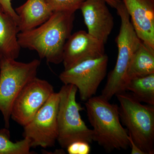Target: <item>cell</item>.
Listing matches in <instances>:
<instances>
[{"instance_id":"cell-1","label":"cell","mask_w":154,"mask_h":154,"mask_svg":"<svg viewBox=\"0 0 154 154\" xmlns=\"http://www.w3.org/2000/svg\"><path fill=\"white\" fill-rule=\"evenodd\" d=\"M75 13L54 12L49 19L32 30L18 34L21 48L35 51L49 63H62L64 47L71 35Z\"/></svg>"},{"instance_id":"cell-2","label":"cell","mask_w":154,"mask_h":154,"mask_svg":"<svg viewBox=\"0 0 154 154\" xmlns=\"http://www.w3.org/2000/svg\"><path fill=\"white\" fill-rule=\"evenodd\" d=\"M85 105L93 127V141L107 152L128 148V132L120 122L118 105L111 104L101 96H93Z\"/></svg>"},{"instance_id":"cell-3","label":"cell","mask_w":154,"mask_h":154,"mask_svg":"<svg viewBox=\"0 0 154 154\" xmlns=\"http://www.w3.org/2000/svg\"><path fill=\"white\" fill-rule=\"evenodd\" d=\"M116 9L121 20L120 30L116 39L118 56L114 69L108 74L106 85L100 95L108 101L116 94L126 91L127 74L130 63L141 42L135 31L129 14L122 2Z\"/></svg>"},{"instance_id":"cell-4","label":"cell","mask_w":154,"mask_h":154,"mask_svg":"<svg viewBox=\"0 0 154 154\" xmlns=\"http://www.w3.org/2000/svg\"><path fill=\"white\" fill-rule=\"evenodd\" d=\"M119 116L128 134L145 154H154V106L144 105L131 93L116 95Z\"/></svg>"},{"instance_id":"cell-5","label":"cell","mask_w":154,"mask_h":154,"mask_svg":"<svg viewBox=\"0 0 154 154\" xmlns=\"http://www.w3.org/2000/svg\"><path fill=\"white\" fill-rule=\"evenodd\" d=\"M78 91L76 86L68 84L64 85L58 93L57 141L63 149L77 141L89 143L93 141L92 130L88 128L81 117L80 112L84 108L77 102Z\"/></svg>"},{"instance_id":"cell-6","label":"cell","mask_w":154,"mask_h":154,"mask_svg":"<svg viewBox=\"0 0 154 154\" xmlns=\"http://www.w3.org/2000/svg\"><path fill=\"white\" fill-rule=\"evenodd\" d=\"M40 61L29 63L5 60L0 63V112L5 126L9 128L11 110L15 99L23 88L36 77Z\"/></svg>"},{"instance_id":"cell-7","label":"cell","mask_w":154,"mask_h":154,"mask_svg":"<svg viewBox=\"0 0 154 154\" xmlns=\"http://www.w3.org/2000/svg\"><path fill=\"white\" fill-rule=\"evenodd\" d=\"M108 57H101L83 61L75 66L64 70L59 78L64 85H74L84 102L96 94L100 84L107 74Z\"/></svg>"},{"instance_id":"cell-8","label":"cell","mask_w":154,"mask_h":154,"mask_svg":"<svg viewBox=\"0 0 154 154\" xmlns=\"http://www.w3.org/2000/svg\"><path fill=\"white\" fill-rule=\"evenodd\" d=\"M58 93H54L24 127L23 137L30 141L31 147L54 146L57 140Z\"/></svg>"},{"instance_id":"cell-9","label":"cell","mask_w":154,"mask_h":154,"mask_svg":"<svg viewBox=\"0 0 154 154\" xmlns=\"http://www.w3.org/2000/svg\"><path fill=\"white\" fill-rule=\"evenodd\" d=\"M54 92L53 87L48 82L36 77L23 88L15 99L11 118L25 126Z\"/></svg>"},{"instance_id":"cell-10","label":"cell","mask_w":154,"mask_h":154,"mask_svg":"<svg viewBox=\"0 0 154 154\" xmlns=\"http://www.w3.org/2000/svg\"><path fill=\"white\" fill-rule=\"evenodd\" d=\"M105 43L85 30L71 34L64 47L63 61L64 70L83 61L101 57L105 54Z\"/></svg>"},{"instance_id":"cell-11","label":"cell","mask_w":154,"mask_h":154,"mask_svg":"<svg viewBox=\"0 0 154 154\" xmlns=\"http://www.w3.org/2000/svg\"><path fill=\"white\" fill-rule=\"evenodd\" d=\"M104 0H85L80 7L88 33L106 43L114 26L112 14Z\"/></svg>"},{"instance_id":"cell-12","label":"cell","mask_w":154,"mask_h":154,"mask_svg":"<svg viewBox=\"0 0 154 154\" xmlns=\"http://www.w3.org/2000/svg\"><path fill=\"white\" fill-rule=\"evenodd\" d=\"M138 37L154 49V0H121Z\"/></svg>"},{"instance_id":"cell-13","label":"cell","mask_w":154,"mask_h":154,"mask_svg":"<svg viewBox=\"0 0 154 154\" xmlns=\"http://www.w3.org/2000/svg\"><path fill=\"white\" fill-rule=\"evenodd\" d=\"M19 32L32 30L47 21L53 12L46 0H27L15 10Z\"/></svg>"},{"instance_id":"cell-14","label":"cell","mask_w":154,"mask_h":154,"mask_svg":"<svg viewBox=\"0 0 154 154\" xmlns=\"http://www.w3.org/2000/svg\"><path fill=\"white\" fill-rule=\"evenodd\" d=\"M19 33L17 21L0 8V63L19 57L21 49L18 41Z\"/></svg>"},{"instance_id":"cell-15","label":"cell","mask_w":154,"mask_h":154,"mask_svg":"<svg viewBox=\"0 0 154 154\" xmlns=\"http://www.w3.org/2000/svg\"><path fill=\"white\" fill-rule=\"evenodd\" d=\"M153 73L154 49L141 41L131 61L127 74L126 83L133 79Z\"/></svg>"},{"instance_id":"cell-16","label":"cell","mask_w":154,"mask_h":154,"mask_svg":"<svg viewBox=\"0 0 154 154\" xmlns=\"http://www.w3.org/2000/svg\"><path fill=\"white\" fill-rule=\"evenodd\" d=\"M125 90L131 91L140 102L154 106V73L130 80Z\"/></svg>"},{"instance_id":"cell-17","label":"cell","mask_w":154,"mask_h":154,"mask_svg":"<svg viewBox=\"0 0 154 154\" xmlns=\"http://www.w3.org/2000/svg\"><path fill=\"white\" fill-rule=\"evenodd\" d=\"M6 129L0 132V154H30V141L24 138V139L13 142L10 140L9 135Z\"/></svg>"},{"instance_id":"cell-18","label":"cell","mask_w":154,"mask_h":154,"mask_svg":"<svg viewBox=\"0 0 154 154\" xmlns=\"http://www.w3.org/2000/svg\"><path fill=\"white\" fill-rule=\"evenodd\" d=\"M85 0H46L53 12L75 13Z\"/></svg>"},{"instance_id":"cell-19","label":"cell","mask_w":154,"mask_h":154,"mask_svg":"<svg viewBox=\"0 0 154 154\" xmlns=\"http://www.w3.org/2000/svg\"><path fill=\"white\" fill-rule=\"evenodd\" d=\"M90 143L84 141L74 142L66 147L69 154H89L91 151Z\"/></svg>"},{"instance_id":"cell-20","label":"cell","mask_w":154,"mask_h":154,"mask_svg":"<svg viewBox=\"0 0 154 154\" xmlns=\"http://www.w3.org/2000/svg\"><path fill=\"white\" fill-rule=\"evenodd\" d=\"M11 1L12 0H0V8L2 9L7 14L11 15L17 21V24H18L19 18L15 10L12 7Z\"/></svg>"},{"instance_id":"cell-21","label":"cell","mask_w":154,"mask_h":154,"mask_svg":"<svg viewBox=\"0 0 154 154\" xmlns=\"http://www.w3.org/2000/svg\"><path fill=\"white\" fill-rule=\"evenodd\" d=\"M128 138L130 146L131 147V154H145L144 152L136 144L129 135H128Z\"/></svg>"},{"instance_id":"cell-22","label":"cell","mask_w":154,"mask_h":154,"mask_svg":"<svg viewBox=\"0 0 154 154\" xmlns=\"http://www.w3.org/2000/svg\"><path fill=\"white\" fill-rule=\"evenodd\" d=\"M104 1L110 7L115 9L122 2L121 0H104Z\"/></svg>"}]
</instances>
